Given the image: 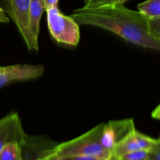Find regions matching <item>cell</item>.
I'll return each mask as SVG.
<instances>
[{"label": "cell", "instance_id": "cell-11", "mask_svg": "<svg viewBox=\"0 0 160 160\" xmlns=\"http://www.w3.org/2000/svg\"><path fill=\"white\" fill-rule=\"evenodd\" d=\"M0 160H21L20 144L12 142L5 145L0 152Z\"/></svg>", "mask_w": 160, "mask_h": 160}, {"label": "cell", "instance_id": "cell-8", "mask_svg": "<svg viewBox=\"0 0 160 160\" xmlns=\"http://www.w3.org/2000/svg\"><path fill=\"white\" fill-rule=\"evenodd\" d=\"M142 150L136 137V129L134 128L116 143L112 150V159H117L126 153Z\"/></svg>", "mask_w": 160, "mask_h": 160}, {"label": "cell", "instance_id": "cell-12", "mask_svg": "<svg viewBox=\"0 0 160 160\" xmlns=\"http://www.w3.org/2000/svg\"><path fill=\"white\" fill-rule=\"evenodd\" d=\"M127 1L128 0H84V6L83 7L94 8L108 5L123 4Z\"/></svg>", "mask_w": 160, "mask_h": 160}, {"label": "cell", "instance_id": "cell-1", "mask_svg": "<svg viewBox=\"0 0 160 160\" xmlns=\"http://www.w3.org/2000/svg\"><path fill=\"white\" fill-rule=\"evenodd\" d=\"M70 17L79 24L107 30L138 46L154 50L160 48V40L150 32L148 18L123 4L82 7L73 10Z\"/></svg>", "mask_w": 160, "mask_h": 160}, {"label": "cell", "instance_id": "cell-17", "mask_svg": "<svg viewBox=\"0 0 160 160\" xmlns=\"http://www.w3.org/2000/svg\"><path fill=\"white\" fill-rule=\"evenodd\" d=\"M9 22V17L6 15L5 11L2 9V8L0 7V23H8Z\"/></svg>", "mask_w": 160, "mask_h": 160}, {"label": "cell", "instance_id": "cell-5", "mask_svg": "<svg viewBox=\"0 0 160 160\" xmlns=\"http://www.w3.org/2000/svg\"><path fill=\"white\" fill-rule=\"evenodd\" d=\"M44 73L42 65L31 64H16V65L0 66V88L13 81H27L39 78Z\"/></svg>", "mask_w": 160, "mask_h": 160}, {"label": "cell", "instance_id": "cell-18", "mask_svg": "<svg viewBox=\"0 0 160 160\" xmlns=\"http://www.w3.org/2000/svg\"><path fill=\"white\" fill-rule=\"evenodd\" d=\"M152 117L155 119L159 118V106H158L156 110H154V112H152Z\"/></svg>", "mask_w": 160, "mask_h": 160}, {"label": "cell", "instance_id": "cell-14", "mask_svg": "<svg viewBox=\"0 0 160 160\" xmlns=\"http://www.w3.org/2000/svg\"><path fill=\"white\" fill-rule=\"evenodd\" d=\"M145 160H160V142L148 150Z\"/></svg>", "mask_w": 160, "mask_h": 160}, {"label": "cell", "instance_id": "cell-4", "mask_svg": "<svg viewBox=\"0 0 160 160\" xmlns=\"http://www.w3.org/2000/svg\"><path fill=\"white\" fill-rule=\"evenodd\" d=\"M31 0H2L3 10L17 26L29 50H38L34 42L29 27V9Z\"/></svg>", "mask_w": 160, "mask_h": 160}, {"label": "cell", "instance_id": "cell-15", "mask_svg": "<svg viewBox=\"0 0 160 160\" xmlns=\"http://www.w3.org/2000/svg\"><path fill=\"white\" fill-rule=\"evenodd\" d=\"M58 160H109L103 159L94 156H71V157H64L60 159H56Z\"/></svg>", "mask_w": 160, "mask_h": 160}, {"label": "cell", "instance_id": "cell-9", "mask_svg": "<svg viewBox=\"0 0 160 160\" xmlns=\"http://www.w3.org/2000/svg\"><path fill=\"white\" fill-rule=\"evenodd\" d=\"M45 11L43 0H31L29 9V27L33 40L38 45V38L40 28V20Z\"/></svg>", "mask_w": 160, "mask_h": 160}, {"label": "cell", "instance_id": "cell-16", "mask_svg": "<svg viewBox=\"0 0 160 160\" xmlns=\"http://www.w3.org/2000/svg\"><path fill=\"white\" fill-rule=\"evenodd\" d=\"M59 0H43L44 6H45V10L49 7L52 6H57Z\"/></svg>", "mask_w": 160, "mask_h": 160}, {"label": "cell", "instance_id": "cell-7", "mask_svg": "<svg viewBox=\"0 0 160 160\" xmlns=\"http://www.w3.org/2000/svg\"><path fill=\"white\" fill-rule=\"evenodd\" d=\"M56 145V143L44 136L26 134L20 143V158L21 160H39L44 150Z\"/></svg>", "mask_w": 160, "mask_h": 160}, {"label": "cell", "instance_id": "cell-3", "mask_svg": "<svg viewBox=\"0 0 160 160\" xmlns=\"http://www.w3.org/2000/svg\"><path fill=\"white\" fill-rule=\"evenodd\" d=\"M47 24L52 38L63 45L76 46L80 41V28L78 23L70 16L60 12L57 6L45 9Z\"/></svg>", "mask_w": 160, "mask_h": 160}, {"label": "cell", "instance_id": "cell-13", "mask_svg": "<svg viewBox=\"0 0 160 160\" xmlns=\"http://www.w3.org/2000/svg\"><path fill=\"white\" fill-rule=\"evenodd\" d=\"M148 150H137L126 153L120 157L112 160H145Z\"/></svg>", "mask_w": 160, "mask_h": 160}, {"label": "cell", "instance_id": "cell-19", "mask_svg": "<svg viewBox=\"0 0 160 160\" xmlns=\"http://www.w3.org/2000/svg\"><path fill=\"white\" fill-rule=\"evenodd\" d=\"M48 160H58V159H48Z\"/></svg>", "mask_w": 160, "mask_h": 160}, {"label": "cell", "instance_id": "cell-2", "mask_svg": "<svg viewBox=\"0 0 160 160\" xmlns=\"http://www.w3.org/2000/svg\"><path fill=\"white\" fill-rule=\"evenodd\" d=\"M103 127L104 123H100L76 138L63 143L56 144L52 148L45 149L42 152L39 160L80 156H94L111 160L112 153L105 148L101 143Z\"/></svg>", "mask_w": 160, "mask_h": 160}, {"label": "cell", "instance_id": "cell-6", "mask_svg": "<svg viewBox=\"0 0 160 160\" xmlns=\"http://www.w3.org/2000/svg\"><path fill=\"white\" fill-rule=\"evenodd\" d=\"M17 112H12L0 120V152L12 142L20 144L26 135Z\"/></svg>", "mask_w": 160, "mask_h": 160}, {"label": "cell", "instance_id": "cell-10", "mask_svg": "<svg viewBox=\"0 0 160 160\" xmlns=\"http://www.w3.org/2000/svg\"><path fill=\"white\" fill-rule=\"evenodd\" d=\"M138 9L147 18L160 17V0H147L138 5Z\"/></svg>", "mask_w": 160, "mask_h": 160}]
</instances>
